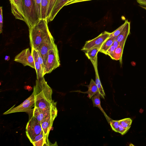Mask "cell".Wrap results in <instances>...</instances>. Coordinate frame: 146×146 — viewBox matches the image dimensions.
Here are the masks:
<instances>
[{"instance_id":"obj_26","label":"cell","mask_w":146,"mask_h":146,"mask_svg":"<svg viewBox=\"0 0 146 146\" xmlns=\"http://www.w3.org/2000/svg\"><path fill=\"white\" fill-rule=\"evenodd\" d=\"M126 23V21L125 20L124 23L122 25L114 31L110 33V37L114 36L117 38L122 31L125 27Z\"/></svg>"},{"instance_id":"obj_37","label":"cell","mask_w":146,"mask_h":146,"mask_svg":"<svg viewBox=\"0 0 146 146\" xmlns=\"http://www.w3.org/2000/svg\"><path fill=\"white\" fill-rule=\"evenodd\" d=\"M140 7H141V8H142L145 9L146 10V6H141V5H140Z\"/></svg>"},{"instance_id":"obj_1","label":"cell","mask_w":146,"mask_h":146,"mask_svg":"<svg viewBox=\"0 0 146 146\" xmlns=\"http://www.w3.org/2000/svg\"><path fill=\"white\" fill-rule=\"evenodd\" d=\"M35 106L41 109L49 108L56 102L52 100V90L45 80L44 76L36 79L33 92Z\"/></svg>"},{"instance_id":"obj_24","label":"cell","mask_w":146,"mask_h":146,"mask_svg":"<svg viewBox=\"0 0 146 146\" xmlns=\"http://www.w3.org/2000/svg\"><path fill=\"white\" fill-rule=\"evenodd\" d=\"M120 124L128 130L131 127L132 120L129 118H124L119 120Z\"/></svg>"},{"instance_id":"obj_22","label":"cell","mask_w":146,"mask_h":146,"mask_svg":"<svg viewBox=\"0 0 146 146\" xmlns=\"http://www.w3.org/2000/svg\"><path fill=\"white\" fill-rule=\"evenodd\" d=\"M96 73V84L99 90L100 97L104 99L105 94L103 88L101 83L99 76L98 74V69L95 70Z\"/></svg>"},{"instance_id":"obj_14","label":"cell","mask_w":146,"mask_h":146,"mask_svg":"<svg viewBox=\"0 0 146 146\" xmlns=\"http://www.w3.org/2000/svg\"><path fill=\"white\" fill-rule=\"evenodd\" d=\"M101 48H96L84 51L88 58L91 61L95 70H97V54Z\"/></svg>"},{"instance_id":"obj_25","label":"cell","mask_w":146,"mask_h":146,"mask_svg":"<svg viewBox=\"0 0 146 146\" xmlns=\"http://www.w3.org/2000/svg\"><path fill=\"white\" fill-rule=\"evenodd\" d=\"M57 1L58 0H48V4L46 15L47 21Z\"/></svg>"},{"instance_id":"obj_7","label":"cell","mask_w":146,"mask_h":146,"mask_svg":"<svg viewBox=\"0 0 146 146\" xmlns=\"http://www.w3.org/2000/svg\"><path fill=\"white\" fill-rule=\"evenodd\" d=\"M110 33L104 31L95 38L86 41L81 50L84 52L94 48H101L109 37Z\"/></svg>"},{"instance_id":"obj_13","label":"cell","mask_w":146,"mask_h":146,"mask_svg":"<svg viewBox=\"0 0 146 146\" xmlns=\"http://www.w3.org/2000/svg\"><path fill=\"white\" fill-rule=\"evenodd\" d=\"M31 53L33 58L36 71L37 79L44 76L43 73L41 66L37 51L34 48H31Z\"/></svg>"},{"instance_id":"obj_27","label":"cell","mask_w":146,"mask_h":146,"mask_svg":"<svg viewBox=\"0 0 146 146\" xmlns=\"http://www.w3.org/2000/svg\"><path fill=\"white\" fill-rule=\"evenodd\" d=\"M34 1L38 17L40 19H41V0H34Z\"/></svg>"},{"instance_id":"obj_12","label":"cell","mask_w":146,"mask_h":146,"mask_svg":"<svg viewBox=\"0 0 146 146\" xmlns=\"http://www.w3.org/2000/svg\"><path fill=\"white\" fill-rule=\"evenodd\" d=\"M57 110L41 122L42 131L44 135L48 137L52 127L53 121L57 115Z\"/></svg>"},{"instance_id":"obj_33","label":"cell","mask_w":146,"mask_h":146,"mask_svg":"<svg viewBox=\"0 0 146 146\" xmlns=\"http://www.w3.org/2000/svg\"><path fill=\"white\" fill-rule=\"evenodd\" d=\"M92 0H75L74 1L72 2L70 4L74 3H77L81 2L84 1H91Z\"/></svg>"},{"instance_id":"obj_9","label":"cell","mask_w":146,"mask_h":146,"mask_svg":"<svg viewBox=\"0 0 146 146\" xmlns=\"http://www.w3.org/2000/svg\"><path fill=\"white\" fill-rule=\"evenodd\" d=\"M14 61L22 64L24 66H28L35 69L33 58L29 48L23 50L16 55Z\"/></svg>"},{"instance_id":"obj_32","label":"cell","mask_w":146,"mask_h":146,"mask_svg":"<svg viewBox=\"0 0 146 146\" xmlns=\"http://www.w3.org/2000/svg\"><path fill=\"white\" fill-rule=\"evenodd\" d=\"M141 5L146 6V0H136Z\"/></svg>"},{"instance_id":"obj_18","label":"cell","mask_w":146,"mask_h":146,"mask_svg":"<svg viewBox=\"0 0 146 146\" xmlns=\"http://www.w3.org/2000/svg\"><path fill=\"white\" fill-rule=\"evenodd\" d=\"M100 97V96L99 93L98 92L96 94L91 98V99L93 102V106L98 107L101 110L104 114L108 122L110 123V121L111 120V119L107 115L106 113L102 108L101 105Z\"/></svg>"},{"instance_id":"obj_11","label":"cell","mask_w":146,"mask_h":146,"mask_svg":"<svg viewBox=\"0 0 146 146\" xmlns=\"http://www.w3.org/2000/svg\"><path fill=\"white\" fill-rule=\"evenodd\" d=\"M12 13L16 19L26 22L23 10L22 0H9Z\"/></svg>"},{"instance_id":"obj_31","label":"cell","mask_w":146,"mask_h":146,"mask_svg":"<svg viewBox=\"0 0 146 146\" xmlns=\"http://www.w3.org/2000/svg\"><path fill=\"white\" fill-rule=\"evenodd\" d=\"M128 130L123 127L120 124H119L118 133H119L122 135L125 134L128 131Z\"/></svg>"},{"instance_id":"obj_19","label":"cell","mask_w":146,"mask_h":146,"mask_svg":"<svg viewBox=\"0 0 146 146\" xmlns=\"http://www.w3.org/2000/svg\"><path fill=\"white\" fill-rule=\"evenodd\" d=\"M86 86H88V90L85 92H80L88 94V97L90 99L91 98L97 93H99L95 82L92 79H91L89 85Z\"/></svg>"},{"instance_id":"obj_36","label":"cell","mask_w":146,"mask_h":146,"mask_svg":"<svg viewBox=\"0 0 146 146\" xmlns=\"http://www.w3.org/2000/svg\"><path fill=\"white\" fill-rule=\"evenodd\" d=\"M10 59L9 56H6L5 58V60H8Z\"/></svg>"},{"instance_id":"obj_35","label":"cell","mask_w":146,"mask_h":146,"mask_svg":"<svg viewBox=\"0 0 146 146\" xmlns=\"http://www.w3.org/2000/svg\"><path fill=\"white\" fill-rule=\"evenodd\" d=\"M75 0H68L67 3L66 4L65 6H66L69 5H70V3L72 1Z\"/></svg>"},{"instance_id":"obj_15","label":"cell","mask_w":146,"mask_h":146,"mask_svg":"<svg viewBox=\"0 0 146 146\" xmlns=\"http://www.w3.org/2000/svg\"><path fill=\"white\" fill-rule=\"evenodd\" d=\"M126 23L121 33L117 37L116 40L119 44L124 45L127 38L130 33V23L127 20H125Z\"/></svg>"},{"instance_id":"obj_30","label":"cell","mask_w":146,"mask_h":146,"mask_svg":"<svg viewBox=\"0 0 146 146\" xmlns=\"http://www.w3.org/2000/svg\"><path fill=\"white\" fill-rule=\"evenodd\" d=\"M115 49V47L112 44L107 51L106 55H108L111 57Z\"/></svg>"},{"instance_id":"obj_34","label":"cell","mask_w":146,"mask_h":146,"mask_svg":"<svg viewBox=\"0 0 146 146\" xmlns=\"http://www.w3.org/2000/svg\"><path fill=\"white\" fill-rule=\"evenodd\" d=\"M112 45L116 48H117L119 45V43L116 40L113 42Z\"/></svg>"},{"instance_id":"obj_23","label":"cell","mask_w":146,"mask_h":146,"mask_svg":"<svg viewBox=\"0 0 146 146\" xmlns=\"http://www.w3.org/2000/svg\"><path fill=\"white\" fill-rule=\"evenodd\" d=\"M48 4V0H41V19H47L46 15Z\"/></svg>"},{"instance_id":"obj_10","label":"cell","mask_w":146,"mask_h":146,"mask_svg":"<svg viewBox=\"0 0 146 146\" xmlns=\"http://www.w3.org/2000/svg\"><path fill=\"white\" fill-rule=\"evenodd\" d=\"M56 102L51 107L45 109H41L34 107L31 113L40 123L42 121L57 110Z\"/></svg>"},{"instance_id":"obj_2","label":"cell","mask_w":146,"mask_h":146,"mask_svg":"<svg viewBox=\"0 0 146 146\" xmlns=\"http://www.w3.org/2000/svg\"><path fill=\"white\" fill-rule=\"evenodd\" d=\"M48 23L47 19H41L36 24L29 29L31 48H37L51 33L49 30Z\"/></svg>"},{"instance_id":"obj_8","label":"cell","mask_w":146,"mask_h":146,"mask_svg":"<svg viewBox=\"0 0 146 146\" xmlns=\"http://www.w3.org/2000/svg\"><path fill=\"white\" fill-rule=\"evenodd\" d=\"M56 44L54 39L50 33L36 49L40 54L44 65L46 63L49 50L54 48Z\"/></svg>"},{"instance_id":"obj_20","label":"cell","mask_w":146,"mask_h":146,"mask_svg":"<svg viewBox=\"0 0 146 146\" xmlns=\"http://www.w3.org/2000/svg\"><path fill=\"white\" fill-rule=\"evenodd\" d=\"M124 45L119 44V46L116 48L111 57L116 60H119L120 63H122V56Z\"/></svg>"},{"instance_id":"obj_21","label":"cell","mask_w":146,"mask_h":146,"mask_svg":"<svg viewBox=\"0 0 146 146\" xmlns=\"http://www.w3.org/2000/svg\"><path fill=\"white\" fill-rule=\"evenodd\" d=\"M116 37H110L101 46L99 52L106 54L107 51L112 45L114 41L116 40Z\"/></svg>"},{"instance_id":"obj_16","label":"cell","mask_w":146,"mask_h":146,"mask_svg":"<svg viewBox=\"0 0 146 146\" xmlns=\"http://www.w3.org/2000/svg\"><path fill=\"white\" fill-rule=\"evenodd\" d=\"M32 143L34 146L50 145L48 137L44 135L42 130L40 134L35 137Z\"/></svg>"},{"instance_id":"obj_17","label":"cell","mask_w":146,"mask_h":146,"mask_svg":"<svg viewBox=\"0 0 146 146\" xmlns=\"http://www.w3.org/2000/svg\"><path fill=\"white\" fill-rule=\"evenodd\" d=\"M68 0H58L48 20V22L52 21L60 10L67 3Z\"/></svg>"},{"instance_id":"obj_29","label":"cell","mask_w":146,"mask_h":146,"mask_svg":"<svg viewBox=\"0 0 146 146\" xmlns=\"http://www.w3.org/2000/svg\"><path fill=\"white\" fill-rule=\"evenodd\" d=\"M2 7H0V33H2L3 27V17L2 13Z\"/></svg>"},{"instance_id":"obj_6","label":"cell","mask_w":146,"mask_h":146,"mask_svg":"<svg viewBox=\"0 0 146 146\" xmlns=\"http://www.w3.org/2000/svg\"><path fill=\"white\" fill-rule=\"evenodd\" d=\"M35 98L33 92L31 95L21 104L16 107L14 106L3 113L6 115L11 113L25 112L31 113L32 108L35 106Z\"/></svg>"},{"instance_id":"obj_3","label":"cell","mask_w":146,"mask_h":146,"mask_svg":"<svg viewBox=\"0 0 146 146\" xmlns=\"http://www.w3.org/2000/svg\"><path fill=\"white\" fill-rule=\"evenodd\" d=\"M22 3L25 23L29 29L40 19L38 17L34 0H22Z\"/></svg>"},{"instance_id":"obj_28","label":"cell","mask_w":146,"mask_h":146,"mask_svg":"<svg viewBox=\"0 0 146 146\" xmlns=\"http://www.w3.org/2000/svg\"><path fill=\"white\" fill-rule=\"evenodd\" d=\"M112 129L116 132H118L119 125V120H111L109 123Z\"/></svg>"},{"instance_id":"obj_5","label":"cell","mask_w":146,"mask_h":146,"mask_svg":"<svg viewBox=\"0 0 146 146\" xmlns=\"http://www.w3.org/2000/svg\"><path fill=\"white\" fill-rule=\"evenodd\" d=\"M42 130L41 123L32 115L29 118L26 128V135L31 143L35 137Z\"/></svg>"},{"instance_id":"obj_4","label":"cell","mask_w":146,"mask_h":146,"mask_svg":"<svg viewBox=\"0 0 146 146\" xmlns=\"http://www.w3.org/2000/svg\"><path fill=\"white\" fill-rule=\"evenodd\" d=\"M60 65L58 51L56 45L49 50L45 65L44 75L51 73Z\"/></svg>"}]
</instances>
